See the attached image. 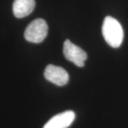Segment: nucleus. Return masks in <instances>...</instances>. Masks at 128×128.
Listing matches in <instances>:
<instances>
[{
	"instance_id": "nucleus-1",
	"label": "nucleus",
	"mask_w": 128,
	"mask_h": 128,
	"mask_svg": "<svg viewBox=\"0 0 128 128\" xmlns=\"http://www.w3.org/2000/svg\"><path fill=\"white\" fill-rule=\"evenodd\" d=\"M102 35L108 45L113 48L119 47L123 40L124 32L120 22L112 16H106L102 26Z\"/></svg>"
},
{
	"instance_id": "nucleus-2",
	"label": "nucleus",
	"mask_w": 128,
	"mask_h": 128,
	"mask_svg": "<svg viewBox=\"0 0 128 128\" xmlns=\"http://www.w3.org/2000/svg\"><path fill=\"white\" fill-rule=\"evenodd\" d=\"M48 25L43 18H36L29 24L24 32L26 40L38 44L45 39L48 34Z\"/></svg>"
},
{
	"instance_id": "nucleus-3",
	"label": "nucleus",
	"mask_w": 128,
	"mask_h": 128,
	"mask_svg": "<svg viewBox=\"0 0 128 128\" xmlns=\"http://www.w3.org/2000/svg\"><path fill=\"white\" fill-rule=\"evenodd\" d=\"M63 52L65 58L68 60L73 62L78 67L84 66L85 61L87 59V54L69 39H66L64 42Z\"/></svg>"
},
{
	"instance_id": "nucleus-4",
	"label": "nucleus",
	"mask_w": 128,
	"mask_h": 128,
	"mask_svg": "<svg viewBox=\"0 0 128 128\" xmlns=\"http://www.w3.org/2000/svg\"><path fill=\"white\" fill-rule=\"evenodd\" d=\"M44 77L56 86H63L68 82V72L63 68L54 65H48L44 70Z\"/></svg>"
},
{
	"instance_id": "nucleus-5",
	"label": "nucleus",
	"mask_w": 128,
	"mask_h": 128,
	"mask_svg": "<svg viewBox=\"0 0 128 128\" xmlns=\"http://www.w3.org/2000/svg\"><path fill=\"white\" fill-rule=\"evenodd\" d=\"M75 112L72 110L65 111L50 118L43 128H67L75 119Z\"/></svg>"
},
{
	"instance_id": "nucleus-6",
	"label": "nucleus",
	"mask_w": 128,
	"mask_h": 128,
	"mask_svg": "<svg viewBox=\"0 0 128 128\" xmlns=\"http://www.w3.org/2000/svg\"><path fill=\"white\" fill-rule=\"evenodd\" d=\"M35 0H14L13 13L16 18H24L32 13L35 8Z\"/></svg>"
}]
</instances>
